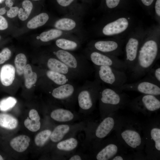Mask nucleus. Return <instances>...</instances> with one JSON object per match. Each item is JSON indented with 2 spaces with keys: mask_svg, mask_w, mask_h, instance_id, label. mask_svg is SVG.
I'll return each instance as SVG.
<instances>
[{
  "mask_svg": "<svg viewBox=\"0 0 160 160\" xmlns=\"http://www.w3.org/2000/svg\"><path fill=\"white\" fill-rule=\"evenodd\" d=\"M154 82L146 79L137 82L126 84L116 88L121 91H133L143 94L159 96L160 95V86Z\"/></svg>",
  "mask_w": 160,
  "mask_h": 160,
  "instance_id": "obj_14",
  "label": "nucleus"
},
{
  "mask_svg": "<svg viewBox=\"0 0 160 160\" xmlns=\"http://www.w3.org/2000/svg\"><path fill=\"white\" fill-rule=\"evenodd\" d=\"M23 8L19 9L18 16L22 21L26 20L30 15L33 9L32 2L28 0H25L22 2Z\"/></svg>",
  "mask_w": 160,
  "mask_h": 160,
  "instance_id": "obj_31",
  "label": "nucleus"
},
{
  "mask_svg": "<svg viewBox=\"0 0 160 160\" xmlns=\"http://www.w3.org/2000/svg\"><path fill=\"white\" fill-rule=\"evenodd\" d=\"M101 9L104 14L117 11L121 0H103Z\"/></svg>",
  "mask_w": 160,
  "mask_h": 160,
  "instance_id": "obj_30",
  "label": "nucleus"
},
{
  "mask_svg": "<svg viewBox=\"0 0 160 160\" xmlns=\"http://www.w3.org/2000/svg\"><path fill=\"white\" fill-rule=\"evenodd\" d=\"M93 65L108 66L124 71L127 69L124 60L118 57L92 50L87 47L82 54Z\"/></svg>",
  "mask_w": 160,
  "mask_h": 160,
  "instance_id": "obj_12",
  "label": "nucleus"
},
{
  "mask_svg": "<svg viewBox=\"0 0 160 160\" xmlns=\"http://www.w3.org/2000/svg\"><path fill=\"white\" fill-rule=\"evenodd\" d=\"M11 55V52L7 48L4 49L0 53V64L9 60Z\"/></svg>",
  "mask_w": 160,
  "mask_h": 160,
  "instance_id": "obj_38",
  "label": "nucleus"
},
{
  "mask_svg": "<svg viewBox=\"0 0 160 160\" xmlns=\"http://www.w3.org/2000/svg\"><path fill=\"white\" fill-rule=\"evenodd\" d=\"M27 58L23 53H19L16 56L15 64L17 74L21 76L23 74L24 70L26 65Z\"/></svg>",
  "mask_w": 160,
  "mask_h": 160,
  "instance_id": "obj_32",
  "label": "nucleus"
},
{
  "mask_svg": "<svg viewBox=\"0 0 160 160\" xmlns=\"http://www.w3.org/2000/svg\"><path fill=\"white\" fill-rule=\"evenodd\" d=\"M125 38H108L92 40L87 44L89 49L117 57L123 53Z\"/></svg>",
  "mask_w": 160,
  "mask_h": 160,
  "instance_id": "obj_11",
  "label": "nucleus"
},
{
  "mask_svg": "<svg viewBox=\"0 0 160 160\" xmlns=\"http://www.w3.org/2000/svg\"><path fill=\"white\" fill-rule=\"evenodd\" d=\"M160 25L145 29L135 65L131 71L132 77L137 79L146 75L160 57Z\"/></svg>",
  "mask_w": 160,
  "mask_h": 160,
  "instance_id": "obj_1",
  "label": "nucleus"
},
{
  "mask_svg": "<svg viewBox=\"0 0 160 160\" xmlns=\"http://www.w3.org/2000/svg\"><path fill=\"white\" fill-rule=\"evenodd\" d=\"M114 124V119L110 116H106L96 126L92 122L86 120L83 130L85 134L83 143L84 148L87 150L95 149L100 144L101 140L111 132Z\"/></svg>",
  "mask_w": 160,
  "mask_h": 160,
  "instance_id": "obj_5",
  "label": "nucleus"
},
{
  "mask_svg": "<svg viewBox=\"0 0 160 160\" xmlns=\"http://www.w3.org/2000/svg\"><path fill=\"white\" fill-rule=\"evenodd\" d=\"M79 145L76 136L62 140L55 145V151L59 159L67 160L75 153Z\"/></svg>",
  "mask_w": 160,
  "mask_h": 160,
  "instance_id": "obj_16",
  "label": "nucleus"
},
{
  "mask_svg": "<svg viewBox=\"0 0 160 160\" xmlns=\"http://www.w3.org/2000/svg\"><path fill=\"white\" fill-rule=\"evenodd\" d=\"M6 10L4 7L0 8V15H3L6 12Z\"/></svg>",
  "mask_w": 160,
  "mask_h": 160,
  "instance_id": "obj_46",
  "label": "nucleus"
},
{
  "mask_svg": "<svg viewBox=\"0 0 160 160\" xmlns=\"http://www.w3.org/2000/svg\"><path fill=\"white\" fill-rule=\"evenodd\" d=\"M142 4L145 6L147 7V8L149 9L150 15L151 13L150 10V7L153 4L154 0H140Z\"/></svg>",
  "mask_w": 160,
  "mask_h": 160,
  "instance_id": "obj_43",
  "label": "nucleus"
},
{
  "mask_svg": "<svg viewBox=\"0 0 160 160\" xmlns=\"http://www.w3.org/2000/svg\"><path fill=\"white\" fill-rule=\"evenodd\" d=\"M24 124L26 128L33 132L38 131L40 129L41 126L40 121L31 119L28 117L25 119Z\"/></svg>",
  "mask_w": 160,
  "mask_h": 160,
  "instance_id": "obj_35",
  "label": "nucleus"
},
{
  "mask_svg": "<svg viewBox=\"0 0 160 160\" xmlns=\"http://www.w3.org/2000/svg\"><path fill=\"white\" fill-rule=\"evenodd\" d=\"M50 118L59 124H72L83 120V117L73 110L64 107H58L52 110Z\"/></svg>",
  "mask_w": 160,
  "mask_h": 160,
  "instance_id": "obj_15",
  "label": "nucleus"
},
{
  "mask_svg": "<svg viewBox=\"0 0 160 160\" xmlns=\"http://www.w3.org/2000/svg\"><path fill=\"white\" fill-rule=\"evenodd\" d=\"M5 3L6 5L9 8L12 7L13 5V2L11 0H6Z\"/></svg>",
  "mask_w": 160,
  "mask_h": 160,
  "instance_id": "obj_44",
  "label": "nucleus"
},
{
  "mask_svg": "<svg viewBox=\"0 0 160 160\" xmlns=\"http://www.w3.org/2000/svg\"><path fill=\"white\" fill-rule=\"evenodd\" d=\"M88 156L80 153H75L69 156L68 160H82L87 159Z\"/></svg>",
  "mask_w": 160,
  "mask_h": 160,
  "instance_id": "obj_39",
  "label": "nucleus"
},
{
  "mask_svg": "<svg viewBox=\"0 0 160 160\" xmlns=\"http://www.w3.org/2000/svg\"><path fill=\"white\" fill-rule=\"evenodd\" d=\"M53 53L73 72L79 80L87 79L94 72L93 64L83 54H77L57 48L53 50Z\"/></svg>",
  "mask_w": 160,
  "mask_h": 160,
  "instance_id": "obj_3",
  "label": "nucleus"
},
{
  "mask_svg": "<svg viewBox=\"0 0 160 160\" xmlns=\"http://www.w3.org/2000/svg\"><path fill=\"white\" fill-rule=\"evenodd\" d=\"M17 103L16 99L13 97L4 98L0 101V110L3 111H9L14 107Z\"/></svg>",
  "mask_w": 160,
  "mask_h": 160,
  "instance_id": "obj_33",
  "label": "nucleus"
},
{
  "mask_svg": "<svg viewBox=\"0 0 160 160\" xmlns=\"http://www.w3.org/2000/svg\"><path fill=\"white\" fill-rule=\"evenodd\" d=\"M147 74L148 79L160 85V67L159 65L153 66Z\"/></svg>",
  "mask_w": 160,
  "mask_h": 160,
  "instance_id": "obj_34",
  "label": "nucleus"
},
{
  "mask_svg": "<svg viewBox=\"0 0 160 160\" xmlns=\"http://www.w3.org/2000/svg\"><path fill=\"white\" fill-rule=\"evenodd\" d=\"M47 128L40 132L35 136L34 141L35 145L39 147H43L49 143L53 130Z\"/></svg>",
  "mask_w": 160,
  "mask_h": 160,
  "instance_id": "obj_28",
  "label": "nucleus"
},
{
  "mask_svg": "<svg viewBox=\"0 0 160 160\" xmlns=\"http://www.w3.org/2000/svg\"><path fill=\"white\" fill-rule=\"evenodd\" d=\"M152 15L157 24L160 25V0H156Z\"/></svg>",
  "mask_w": 160,
  "mask_h": 160,
  "instance_id": "obj_37",
  "label": "nucleus"
},
{
  "mask_svg": "<svg viewBox=\"0 0 160 160\" xmlns=\"http://www.w3.org/2000/svg\"><path fill=\"white\" fill-rule=\"evenodd\" d=\"M94 150L96 151L95 157L96 160H108L113 158L116 154L118 148L115 144L110 143Z\"/></svg>",
  "mask_w": 160,
  "mask_h": 160,
  "instance_id": "obj_22",
  "label": "nucleus"
},
{
  "mask_svg": "<svg viewBox=\"0 0 160 160\" xmlns=\"http://www.w3.org/2000/svg\"><path fill=\"white\" fill-rule=\"evenodd\" d=\"M23 74L25 79V85L28 89L31 88L37 80L36 73L32 71L30 65H26L24 70Z\"/></svg>",
  "mask_w": 160,
  "mask_h": 160,
  "instance_id": "obj_29",
  "label": "nucleus"
},
{
  "mask_svg": "<svg viewBox=\"0 0 160 160\" xmlns=\"http://www.w3.org/2000/svg\"><path fill=\"white\" fill-rule=\"evenodd\" d=\"M15 75L14 67L9 64H5L2 66L0 72V80L4 86L10 85L14 81Z\"/></svg>",
  "mask_w": 160,
  "mask_h": 160,
  "instance_id": "obj_24",
  "label": "nucleus"
},
{
  "mask_svg": "<svg viewBox=\"0 0 160 160\" xmlns=\"http://www.w3.org/2000/svg\"><path fill=\"white\" fill-rule=\"evenodd\" d=\"M145 29L141 24H137L128 33L124 42V60L130 71L136 63L138 51L143 38Z\"/></svg>",
  "mask_w": 160,
  "mask_h": 160,
  "instance_id": "obj_6",
  "label": "nucleus"
},
{
  "mask_svg": "<svg viewBox=\"0 0 160 160\" xmlns=\"http://www.w3.org/2000/svg\"><path fill=\"white\" fill-rule=\"evenodd\" d=\"M79 87L72 81L53 88L49 93L63 107L73 110Z\"/></svg>",
  "mask_w": 160,
  "mask_h": 160,
  "instance_id": "obj_9",
  "label": "nucleus"
},
{
  "mask_svg": "<svg viewBox=\"0 0 160 160\" xmlns=\"http://www.w3.org/2000/svg\"><path fill=\"white\" fill-rule=\"evenodd\" d=\"M33 0V1H38V0Z\"/></svg>",
  "mask_w": 160,
  "mask_h": 160,
  "instance_id": "obj_50",
  "label": "nucleus"
},
{
  "mask_svg": "<svg viewBox=\"0 0 160 160\" xmlns=\"http://www.w3.org/2000/svg\"><path fill=\"white\" fill-rule=\"evenodd\" d=\"M158 96L143 94L132 100L130 104L132 107L137 109L154 111L160 108V101Z\"/></svg>",
  "mask_w": 160,
  "mask_h": 160,
  "instance_id": "obj_17",
  "label": "nucleus"
},
{
  "mask_svg": "<svg viewBox=\"0 0 160 160\" xmlns=\"http://www.w3.org/2000/svg\"><path fill=\"white\" fill-rule=\"evenodd\" d=\"M4 0H0V3H1Z\"/></svg>",
  "mask_w": 160,
  "mask_h": 160,
  "instance_id": "obj_49",
  "label": "nucleus"
},
{
  "mask_svg": "<svg viewBox=\"0 0 160 160\" xmlns=\"http://www.w3.org/2000/svg\"><path fill=\"white\" fill-rule=\"evenodd\" d=\"M86 120L72 124H59L52 131L49 141L56 144L68 138L75 136L78 133L83 131Z\"/></svg>",
  "mask_w": 160,
  "mask_h": 160,
  "instance_id": "obj_13",
  "label": "nucleus"
},
{
  "mask_svg": "<svg viewBox=\"0 0 160 160\" xmlns=\"http://www.w3.org/2000/svg\"><path fill=\"white\" fill-rule=\"evenodd\" d=\"M30 137L25 135H20L13 138L9 144L11 148L15 151L22 153L25 151L29 146Z\"/></svg>",
  "mask_w": 160,
  "mask_h": 160,
  "instance_id": "obj_23",
  "label": "nucleus"
},
{
  "mask_svg": "<svg viewBox=\"0 0 160 160\" xmlns=\"http://www.w3.org/2000/svg\"><path fill=\"white\" fill-rule=\"evenodd\" d=\"M4 160V159L2 157V156L0 155V160Z\"/></svg>",
  "mask_w": 160,
  "mask_h": 160,
  "instance_id": "obj_48",
  "label": "nucleus"
},
{
  "mask_svg": "<svg viewBox=\"0 0 160 160\" xmlns=\"http://www.w3.org/2000/svg\"><path fill=\"white\" fill-rule=\"evenodd\" d=\"M102 86L101 83L96 79L93 81L86 80L80 86L77 102L79 113L83 117L87 116L94 110Z\"/></svg>",
  "mask_w": 160,
  "mask_h": 160,
  "instance_id": "obj_4",
  "label": "nucleus"
},
{
  "mask_svg": "<svg viewBox=\"0 0 160 160\" xmlns=\"http://www.w3.org/2000/svg\"><path fill=\"white\" fill-rule=\"evenodd\" d=\"M18 121L13 116L6 113L0 114V126L8 129H15L18 126Z\"/></svg>",
  "mask_w": 160,
  "mask_h": 160,
  "instance_id": "obj_27",
  "label": "nucleus"
},
{
  "mask_svg": "<svg viewBox=\"0 0 160 160\" xmlns=\"http://www.w3.org/2000/svg\"><path fill=\"white\" fill-rule=\"evenodd\" d=\"M83 15L78 14L63 15L55 21L53 26L55 28L73 34L84 41L85 33L83 25Z\"/></svg>",
  "mask_w": 160,
  "mask_h": 160,
  "instance_id": "obj_10",
  "label": "nucleus"
},
{
  "mask_svg": "<svg viewBox=\"0 0 160 160\" xmlns=\"http://www.w3.org/2000/svg\"><path fill=\"white\" fill-rule=\"evenodd\" d=\"M49 18V15L47 13H41L28 21L27 24V27L31 29L36 28L44 25L48 21Z\"/></svg>",
  "mask_w": 160,
  "mask_h": 160,
  "instance_id": "obj_26",
  "label": "nucleus"
},
{
  "mask_svg": "<svg viewBox=\"0 0 160 160\" xmlns=\"http://www.w3.org/2000/svg\"><path fill=\"white\" fill-rule=\"evenodd\" d=\"M122 11L105 14L93 27L94 36L99 37L125 38L137 25L133 15Z\"/></svg>",
  "mask_w": 160,
  "mask_h": 160,
  "instance_id": "obj_2",
  "label": "nucleus"
},
{
  "mask_svg": "<svg viewBox=\"0 0 160 160\" xmlns=\"http://www.w3.org/2000/svg\"><path fill=\"white\" fill-rule=\"evenodd\" d=\"M60 12L63 15L78 14L84 15L85 4L79 3L78 0H55Z\"/></svg>",
  "mask_w": 160,
  "mask_h": 160,
  "instance_id": "obj_18",
  "label": "nucleus"
},
{
  "mask_svg": "<svg viewBox=\"0 0 160 160\" xmlns=\"http://www.w3.org/2000/svg\"><path fill=\"white\" fill-rule=\"evenodd\" d=\"M83 41L80 38L61 37L56 39L55 44L58 49L72 52L79 49Z\"/></svg>",
  "mask_w": 160,
  "mask_h": 160,
  "instance_id": "obj_19",
  "label": "nucleus"
},
{
  "mask_svg": "<svg viewBox=\"0 0 160 160\" xmlns=\"http://www.w3.org/2000/svg\"><path fill=\"white\" fill-rule=\"evenodd\" d=\"M93 66L95 79L101 84L118 88L127 81V75L123 71L108 66Z\"/></svg>",
  "mask_w": 160,
  "mask_h": 160,
  "instance_id": "obj_8",
  "label": "nucleus"
},
{
  "mask_svg": "<svg viewBox=\"0 0 160 160\" xmlns=\"http://www.w3.org/2000/svg\"><path fill=\"white\" fill-rule=\"evenodd\" d=\"M45 74L48 79L57 86L69 83L73 81L64 74L50 70L47 71Z\"/></svg>",
  "mask_w": 160,
  "mask_h": 160,
  "instance_id": "obj_25",
  "label": "nucleus"
},
{
  "mask_svg": "<svg viewBox=\"0 0 160 160\" xmlns=\"http://www.w3.org/2000/svg\"><path fill=\"white\" fill-rule=\"evenodd\" d=\"M122 91L112 87H102L99 92L98 99L100 112L102 118L126 103L125 95Z\"/></svg>",
  "mask_w": 160,
  "mask_h": 160,
  "instance_id": "obj_7",
  "label": "nucleus"
},
{
  "mask_svg": "<svg viewBox=\"0 0 160 160\" xmlns=\"http://www.w3.org/2000/svg\"><path fill=\"white\" fill-rule=\"evenodd\" d=\"M29 118L31 119L40 121V117L38 111L34 109H32L28 113Z\"/></svg>",
  "mask_w": 160,
  "mask_h": 160,
  "instance_id": "obj_41",
  "label": "nucleus"
},
{
  "mask_svg": "<svg viewBox=\"0 0 160 160\" xmlns=\"http://www.w3.org/2000/svg\"><path fill=\"white\" fill-rule=\"evenodd\" d=\"M82 3L86 4H90L92 2L93 0H81Z\"/></svg>",
  "mask_w": 160,
  "mask_h": 160,
  "instance_id": "obj_47",
  "label": "nucleus"
},
{
  "mask_svg": "<svg viewBox=\"0 0 160 160\" xmlns=\"http://www.w3.org/2000/svg\"></svg>",
  "mask_w": 160,
  "mask_h": 160,
  "instance_id": "obj_51",
  "label": "nucleus"
},
{
  "mask_svg": "<svg viewBox=\"0 0 160 160\" xmlns=\"http://www.w3.org/2000/svg\"><path fill=\"white\" fill-rule=\"evenodd\" d=\"M121 136L126 144L132 148H137L142 143V140L140 134L135 130L125 129L121 132Z\"/></svg>",
  "mask_w": 160,
  "mask_h": 160,
  "instance_id": "obj_21",
  "label": "nucleus"
},
{
  "mask_svg": "<svg viewBox=\"0 0 160 160\" xmlns=\"http://www.w3.org/2000/svg\"><path fill=\"white\" fill-rule=\"evenodd\" d=\"M8 27V23L3 16L0 15V30H3L7 29Z\"/></svg>",
  "mask_w": 160,
  "mask_h": 160,
  "instance_id": "obj_42",
  "label": "nucleus"
},
{
  "mask_svg": "<svg viewBox=\"0 0 160 160\" xmlns=\"http://www.w3.org/2000/svg\"><path fill=\"white\" fill-rule=\"evenodd\" d=\"M19 8L17 7H12L7 11V15L8 17L12 18L16 16L18 14Z\"/></svg>",
  "mask_w": 160,
  "mask_h": 160,
  "instance_id": "obj_40",
  "label": "nucleus"
},
{
  "mask_svg": "<svg viewBox=\"0 0 160 160\" xmlns=\"http://www.w3.org/2000/svg\"><path fill=\"white\" fill-rule=\"evenodd\" d=\"M61 37L80 38L73 34L55 28L43 32L40 34L39 36L40 40L44 42H48Z\"/></svg>",
  "mask_w": 160,
  "mask_h": 160,
  "instance_id": "obj_20",
  "label": "nucleus"
},
{
  "mask_svg": "<svg viewBox=\"0 0 160 160\" xmlns=\"http://www.w3.org/2000/svg\"><path fill=\"white\" fill-rule=\"evenodd\" d=\"M112 160H123V158L121 156H116L113 158Z\"/></svg>",
  "mask_w": 160,
  "mask_h": 160,
  "instance_id": "obj_45",
  "label": "nucleus"
},
{
  "mask_svg": "<svg viewBox=\"0 0 160 160\" xmlns=\"http://www.w3.org/2000/svg\"><path fill=\"white\" fill-rule=\"evenodd\" d=\"M151 139L154 144L155 148L158 151H160V129L155 127L152 128L150 131Z\"/></svg>",
  "mask_w": 160,
  "mask_h": 160,
  "instance_id": "obj_36",
  "label": "nucleus"
}]
</instances>
